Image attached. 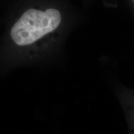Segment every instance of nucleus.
I'll use <instances>...</instances> for the list:
<instances>
[{
	"label": "nucleus",
	"mask_w": 134,
	"mask_h": 134,
	"mask_svg": "<svg viewBox=\"0 0 134 134\" xmlns=\"http://www.w3.org/2000/svg\"><path fill=\"white\" fill-rule=\"evenodd\" d=\"M130 3H132V6H133V7L134 8V0H130Z\"/></svg>",
	"instance_id": "3"
},
{
	"label": "nucleus",
	"mask_w": 134,
	"mask_h": 134,
	"mask_svg": "<svg viewBox=\"0 0 134 134\" xmlns=\"http://www.w3.org/2000/svg\"><path fill=\"white\" fill-rule=\"evenodd\" d=\"M119 99L130 132L134 133V90L124 89L120 92Z\"/></svg>",
	"instance_id": "2"
},
{
	"label": "nucleus",
	"mask_w": 134,
	"mask_h": 134,
	"mask_svg": "<svg viewBox=\"0 0 134 134\" xmlns=\"http://www.w3.org/2000/svg\"><path fill=\"white\" fill-rule=\"evenodd\" d=\"M65 18V11L60 6H29L14 22L10 35L18 46H29L60 29Z\"/></svg>",
	"instance_id": "1"
}]
</instances>
